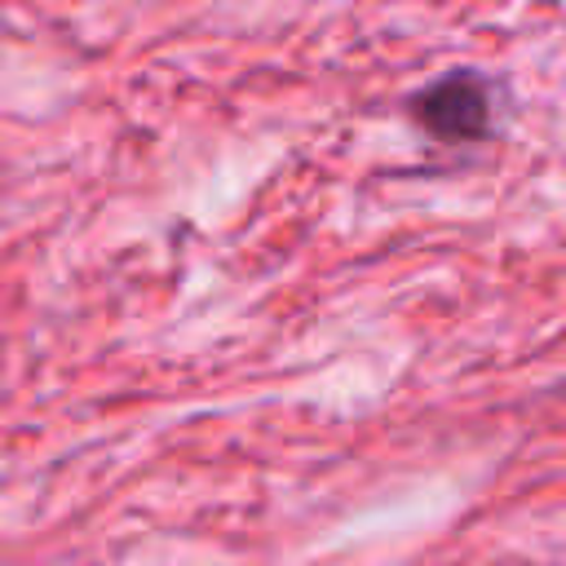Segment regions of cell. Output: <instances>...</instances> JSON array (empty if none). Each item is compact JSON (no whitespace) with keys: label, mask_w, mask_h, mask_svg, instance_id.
Segmentation results:
<instances>
[{"label":"cell","mask_w":566,"mask_h":566,"mask_svg":"<svg viewBox=\"0 0 566 566\" xmlns=\"http://www.w3.org/2000/svg\"><path fill=\"white\" fill-rule=\"evenodd\" d=\"M407 115L438 142H478L491 128V84L473 71H451L416 88Z\"/></svg>","instance_id":"6da1fadb"}]
</instances>
